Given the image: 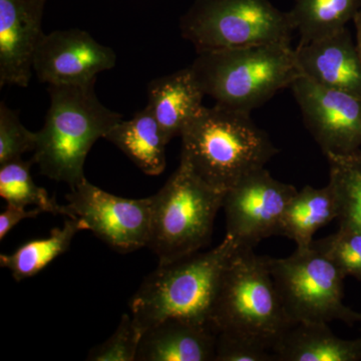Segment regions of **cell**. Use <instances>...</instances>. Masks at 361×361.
Instances as JSON below:
<instances>
[{
  "label": "cell",
  "mask_w": 361,
  "mask_h": 361,
  "mask_svg": "<svg viewBox=\"0 0 361 361\" xmlns=\"http://www.w3.org/2000/svg\"><path fill=\"white\" fill-rule=\"evenodd\" d=\"M47 0H0V87H27Z\"/></svg>",
  "instance_id": "4fadbf2b"
},
{
  "label": "cell",
  "mask_w": 361,
  "mask_h": 361,
  "mask_svg": "<svg viewBox=\"0 0 361 361\" xmlns=\"http://www.w3.org/2000/svg\"><path fill=\"white\" fill-rule=\"evenodd\" d=\"M142 334L144 331L135 324L132 315L126 313L113 336L90 349L87 360L135 361Z\"/></svg>",
  "instance_id": "d4e9b609"
},
{
  "label": "cell",
  "mask_w": 361,
  "mask_h": 361,
  "mask_svg": "<svg viewBox=\"0 0 361 361\" xmlns=\"http://www.w3.org/2000/svg\"><path fill=\"white\" fill-rule=\"evenodd\" d=\"M190 68L205 96L248 114L301 77L295 51L285 44L200 51Z\"/></svg>",
  "instance_id": "277c9868"
},
{
  "label": "cell",
  "mask_w": 361,
  "mask_h": 361,
  "mask_svg": "<svg viewBox=\"0 0 361 361\" xmlns=\"http://www.w3.org/2000/svg\"><path fill=\"white\" fill-rule=\"evenodd\" d=\"M116 54L85 30H56L44 35L33 61V71L49 85L96 82L97 75L115 68Z\"/></svg>",
  "instance_id": "7c38bea8"
},
{
  "label": "cell",
  "mask_w": 361,
  "mask_h": 361,
  "mask_svg": "<svg viewBox=\"0 0 361 361\" xmlns=\"http://www.w3.org/2000/svg\"><path fill=\"white\" fill-rule=\"evenodd\" d=\"M104 139L118 147L145 174L159 176L165 171L168 142L148 106L130 120L116 123Z\"/></svg>",
  "instance_id": "ac0fdd59"
},
{
  "label": "cell",
  "mask_w": 361,
  "mask_h": 361,
  "mask_svg": "<svg viewBox=\"0 0 361 361\" xmlns=\"http://www.w3.org/2000/svg\"><path fill=\"white\" fill-rule=\"evenodd\" d=\"M73 217L121 253L148 247L153 218V197L128 199L116 196L85 179L66 195Z\"/></svg>",
  "instance_id": "9c48e42d"
},
{
  "label": "cell",
  "mask_w": 361,
  "mask_h": 361,
  "mask_svg": "<svg viewBox=\"0 0 361 361\" xmlns=\"http://www.w3.org/2000/svg\"><path fill=\"white\" fill-rule=\"evenodd\" d=\"M180 160L211 187L227 192L278 149L250 114L216 104L204 106L180 135Z\"/></svg>",
  "instance_id": "6da1fadb"
},
{
  "label": "cell",
  "mask_w": 361,
  "mask_h": 361,
  "mask_svg": "<svg viewBox=\"0 0 361 361\" xmlns=\"http://www.w3.org/2000/svg\"><path fill=\"white\" fill-rule=\"evenodd\" d=\"M325 322L293 323L274 345L277 361H360L361 338L342 339Z\"/></svg>",
  "instance_id": "e0dca14e"
},
{
  "label": "cell",
  "mask_w": 361,
  "mask_h": 361,
  "mask_svg": "<svg viewBox=\"0 0 361 361\" xmlns=\"http://www.w3.org/2000/svg\"><path fill=\"white\" fill-rule=\"evenodd\" d=\"M238 246L225 236L219 245L161 263L130 301V315L146 331L169 318L211 324L221 280Z\"/></svg>",
  "instance_id": "7a4b0ae2"
},
{
  "label": "cell",
  "mask_w": 361,
  "mask_h": 361,
  "mask_svg": "<svg viewBox=\"0 0 361 361\" xmlns=\"http://www.w3.org/2000/svg\"><path fill=\"white\" fill-rule=\"evenodd\" d=\"M42 213L44 212L37 207L32 210H26L25 207L7 204L6 209L0 214V240L6 238V235L21 221L37 217Z\"/></svg>",
  "instance_id": "83f0119b"
},
{
  "label": "cell",
  "mask_w": 361,
  "mask_h": 361,
  "mask_svg": "<svg viewBox=\"0 0 361 361\" xmlns=\"http://www.w3.org/2000/svg\"><path fill=\"white\" fill-rule=\"evenodd\" d=\"M312 246L324 254L337 266L344 276L361 281V230L339 225V230L320 240Z\"/></svg>",
  "instance_id": "cb8c5ba5"
},
{
  "label": "cell",
  "mask_w": 361,
  "mask_h": 361,
  "mask_svg": "<svg viewBox=\"0 0 361 361\" xmlns=\"http://www.w3.org/2000/svg\"><path fill=\"white\" fill-rule=\"evenodd\" d=\"M360 8L361 0H295L288 16L303 45L343 30Z\"/></svg>",
  "instance_id": "44dd1931"
},
{
  "label": "cell",
  "mask_w": 361,
  "mask_h": 361,
  "mask_svg": "<svg viewBox=\"0 0 361 361\" xmlns=\"http://www.w3.org/2000/svg\"><path fill=\"white\" fill-rule=\"evenodd\" d=\"M294 51L302 77L361 97V61L348 28L297 45Z\"/></svg>",
  "instance_id": "5bb4252c"
},
{
  "label": "cell",
  "mask_w": 361,
  "mask_h": 361,
  "mask_svg": "<svg viewBox=\"0 0 361 361\" xmlns=\"http://www.w3.org/2000/svg\"><path fill=\"white\" fill-rule=\"evenodd\" d=\"M215 361H277L274 345L261 337L218 332Z\"/></svg>",
  "instance_id": "484cf974"
},
{
  "label": "cell",
  "mask_w": 361,
  "mask_h": 361,
  "mask_svg": "<svg viewBox=\"0 0 361 361\" xmlns=\"http://www.w3.org/2000/svg\"><path fill=\"white\" fill-rule=\"evenodd\" d=\"M153 197L148 247L159 264L186 257L208 245L225 192L204 182L184 163Z\"/></svg>",
  "instance_id": "5b68a950"
},
{
  "label": "cell",
  "mask_w": 361,
  "mask_h": 361,
  "mask_svg": "<svg viewBox=\"0 0 361 361\" xmlns=\"http://www.w3.org/2000/svg\"><path fill=\"white\" fill-rule=\"evenodd\" d=\"M205 97L191 68L155 78L148 85V108L168 142L180 137L188 123L200 113Z\"/></svg>",
  "instance_id": "2e32d148"
},
{
  "label": "cell",
  "mask_w": 361,
  "mask_h": 361,
  "mask_svg": "<svg viewBox=\"0 0 361 361\" xmlns=\"http://www.w3.org/2000/svg\"><path fill=\"white\" fill-rule=\"evenodd\" d=\"M329 183L338 204L339 225L361 230V151L326 155Z\"/></svg>",
  "instance_id": "603a6c76"
},
{
  "label": "cell",
  "mask_w": 361,
  "mask_h": 361,
  "mask_svg": "<svg viewBox=\"0 0 361 361\" xmlns=\"http://www.w3.org/2000/svg\"><path fill=\"white\" fill-rule=\"evenodd\" d=\"M267 263L292 323L341 320L351 326L361 322V313L343 302L345 276L312 245L296 249L289 257H267Z\"/></svg>",
  "instance_id": "ba28073f"
},
{
  "label": "cell",
  "mask_w": 361,
  "mask_h": 361,
  "mask_svg": "<svg viewBox=\"0 0 361 361\" xmlns=\"http://www.w3.org/2000/svg\"><path fill=\"white\" fill-rule=\"evenodd\" d=\"M290 89L304 123L324 155H348L361 147V97L299 77Z\"/></svg>",
  "instance_id": "8fae6325"
},
{
  "label": "cell",
  "mask_w": 361,
  "mask_h": 361,
  "mask_svg": "<svg viewBox=\"0 0 361 361\" xmlns=\"http://www.w3.org/2000/svg\"><path fill=\"white\" fill-rule=\"evenodd\" d=\"M32 164H35L32 159L30 161L18 159L0 166V197L7 204L20 207L32 205L44 213L75 218L68 206L59 205L44 188L35 184L30 173Z\"/></svg>",
  "instance_id": "7402d4cb"
},
{
  "label": "cell",
  "mask_w": 361,
  "mask_h": 361,
  "mask_svg": "<svg viewBox=\"0 0 361 361\" xmlns=\"http://www.w3.org/2000/svg\"><path fill=\"white\" fill-rule=\"evenodd\" d=\"M356 30V49H357L358 56L361 61V11H358L353 18Z\"/></svg>",
  "instance_id": "f1b7e54d"
},
{
  "label": "cell",
  "mask_w": 361,
  "mask_h": 361,
  "mask_svg": "<svg viewBox=\"0 0 361 361\" xmlns=\"http://www.w3.org/2000/svg\"><path fill=\"white\" fill-rule=\"evenodd\" d=\"M94 84L47 87L51 104L32 161L42 175L71 189L85 179V161L94 142L123 121L97 99Z\"/></svg>",
  "instance_id": "3957f363"
},
{
  "label": "cell",
  "mask_w": 361,
  "mask_h": 361,
  "mask_svg": "<svg viewBox=\"0 0 361 361\" xmlns=\"http://www.w3.org/2000/svg\"><path fill=\"white\" fill-rule=\"evenodd\" d=\"M182 37L197 52L266 44H290L288 13L269 0H195L180 18Z\"/></svg>",
  "instance_id": "52a82bcc"
},
{
  "label": "cell",
  "mask_w": 361,
  "mask_h": 361,
  "mask_svg": "<svg viewBox=\"0 0 361 361\" xmlns=\"http://www.w3.org/2000/svg\"><path fill=\"white\" fill-rule=\"evenodd\" d=\"M217 336L212 325L169 318L144 332L137 361H215Z\"/></svg>",
  "instance_id": "9a60e30c"
},
{
  "label": "cell",
  "mask_w": 361,
  "mask_h": 361,
  "mask_svg": "<svg viewBox=\"0 0 361 361\" xmlns=\"http://www.w3.org/2000/svg\"><path fill=\"white\" fill-rule=\"evenodd\" d=\"M296 192L265 168L245 176L225 193L226 236L240 249H254L263 239L282 235L285 211Z\"/></svg>",
  "instance_id": "30bf717a"
},
{
  "label": "cell",
  "mask_w": 361,
  "mask_h": 361,
  "mask_svg": "<svg viewBox=\"0 0 361 361\" xmlns=\"http://www.w3.org/2000/svg\"><path fill=\"white\" fill-rule=\"evenodd\" d=\"M338 204L330 185L323 188L305 186L291 199L285 211L282 236L295 242L296 249L312 245L318 230L338 219Z\"/></svg>",
  "instance_id": "d6986e66"
},
{
  "label": "cell",
  "mask_w": 361,
  "mask_h": 361,
  "mask_svg": "<svg viewBox=\"0 0 361 361\" xmlns=\"http://www.w3.org/2000/svg\"><path fill=\"white\" fill-rule=\"evenodd\" d=\"M216 331L261 337L275 345L293 323L284 310L267 257L254 249H237L226 267L214 304Z\"/></svg>",
  "instance_id": "8992f818"
},
{
  "label": "cell",
  "mask_w": 361,
  "mask_h": 361,
  "mask_svg": "<svg viewBox=\"0 0 361 361\" xmlns=\"http://www.w3.org/2000/svg\"><path fill=\"white\" fill-rule=\"evenodd\" d=\"M84 230H87L84 221L66 217L63 227L54 228L45 238L26 242L13 253H2L0 265L11 271L13 279L18 282L35 276L68 251L75 235Z\"/></svg>",
  "instance_id": "ffe728a7"
},
{
  "label": "cell",
  "mask_w": 361,
  "mask_h": 361,
  "mask_svg": "<svg viewBox=\"0 0 361 361\" xmlns=\"http://www.w3.org/2000/svg\"><path fill=\"white\" fill-rule=\"evenodd\" d=\"M37 132H30L20 122L16 111L4 102L0 104V166L18 160L26 152L35 151Z\"/></svg>",
  "instance_id": "4316f807"
}]
</instances>
